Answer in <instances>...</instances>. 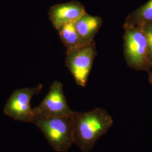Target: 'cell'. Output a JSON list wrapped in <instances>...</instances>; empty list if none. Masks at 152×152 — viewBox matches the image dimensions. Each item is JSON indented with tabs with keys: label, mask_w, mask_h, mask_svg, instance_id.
I'll return each instance as SVG.
<instances>
[{
	"label": "cell",
	"mask_w": 152,
	"mask_h": 152,
	"mask_svg": "<svg viewBox=\"0 0 152 152\" xmlns=\"http://www.w3.org/2000/svg\"><path fill=\"white\" fill-rule=\"evenodd\" d=\"M113 125V120L103 108L73 114V144L82 152H90L96 141Z\"/></svg>",
	"instance_id": "6da1fadb"
},
{
	"label": "cell",
	"mask_w": 152,
	"mask_h": 152,
	"mask_svg": "<svg viewBox=\"0 0 152 152\" xmlns=\"http://www.w3.org/2000/svg\"><path fill=\"white\" fill-rule=\"evenodd\" d=\"M32 123L42 132L56 152H66L73 144V115L63 117H46L34 114Z\"/></svg>",
	"instance_id": "7a4b0ae2"
},
{
	"label": "cell",
	"mask_w": 152,
	"mask_h": 152,
	"mask_svg": "<svg viewBox=\"0 0 152 152\" xmlns=\"http://www.w3.org/2000/svg\"><path fill=\"white\" fill-rule=\"evenodd\" d=\"M125 30L124 53L127 64L136 70L151 66L146 36L141 27L124 24Z\"/></svg>",
	"instance_id": "3957f363"
},
{
	"label": "cell",
	"mask_w": 152,
	"mask_h": 152,
	"mask_svg": "<svg viewBox=\"0 0 152 152\" xmlns=\"http://www.w3.org/2000/svg\"><path fill=\"white\" fill-rule=\"evenodd\" d=\"M96 54L95 41L78 48L66 50L65 65L78 86L86 87Z\"/></svg>",
	"instance_id": "277c9868"
},
{
	"label": "cell",
	"mask_w": 152,
	"mask_h": 152,
	"mask_svg": "<svg viewBox=\"0 0 152 152\" xmlns=\"http://www.w3.org/2000/svg\"><path fill=\"white\" fill-rule=\"evenodd\" d=\"M42 88V85H39L36 87H26L14 91L4 107V114L16 121L32 123L34 114L31 102L33 96L39 94Z\"/></svg>",
	"instance_id": "5b68a950"
},
{
	"label": "cell",
	"mask_w": 152,
	"mask_h": 152,
	"mask_svg": "<svg viewBox=\"0 0 152 152\" xmlns=\"http://www.w3.org/2000/svg\"><path fill=\"white\" fill-rule=\"evenodd\" d=\"M33 110V114L46 117H68L72 115L74 112L66 102L63 85L59 81L52 83L42 102Z\"/></svg>",
	"instance_id": "8992f818"
},
{
	"label": "cell",
	"mask_w": 152,
	"mask_h": 152,
	"mask_svg": "<svg viewBox=\"0 0 152 152\" xmlns=\"http://www.w3.org/2000/svg\"><path fill=\"white\" fill-rule=\"evenodd\" d=\"M86 13L81 3L71 1L52 6L49 10V19L57 30L64 24L76 22Z\"/></svg>",
	"instance_id": "52a82bcc"
},
{
	"label": "cell",
	"mask_w": 152,
	"mask_h": 152,
	"mask_svg": "<svg viewBox=\"0 0 152 152\" xmlns=\"http://www.w3.org/2000/svg\"><path fill=\"white\" fill-rule=\"evenodd\" d=\"M102 19L86 13L75 22L76 31L81 38L87 44L94 41V37L102 27Z\"/></svg>",
	"instance_id": "ba28073f"
},
{
	"label": "cell",
	"mask_w": 152,
	"mask_h": 152,
	"mask_svg": "<svg viewBox=\"0 0 152 152\" xmlns=\"http://www.w3.org/2000/svg\"><path fill=\"white\" fill-rule=\"evenodd\" d=\"M61 41L66 50L76 49L86 43L80 36L75 26V23H70L61 26L57 29Z\"/></svg>",
	"instance_id": "9c48e42d"
},
{
	"label": "cell",
	"mask_w": 152,
	"mask_h": 152,
	"mask_svg": "<svg viewBox=\"0 0 152 152\" xmlns=\"http://www.w3.org/2000/svg\"><path fill=\"white\" fill-rule=\"evenodd\" d=\"M152 22V0L127 16L124 24L143 27Z\"/></svg>",
	"instance_id": "30bf717a"
},
{
	"label": "cell",
	"mask_w": 152,
	"mask_h": 152,
	"mask_svg": "<svg viewBox=\"0 0 152 152\" xmlns=\"http://www.w3.org/2000/svg\"><path fill=\"white\" fill-rule=\"evenodd\" d=\"M143 28L147 38L149 62L152 65V22L144 26Z\"/></svg>",
	"instance_id": "8fae6325"
},
{
	"label": "cell",
	"mask_w": 152,
	"mask_h": 152,
	"mask_svg": "<svg viewBox=\"0 0 152 152\" xmlns=\"http://www.w3.org/2000/svg\"><path fill=\"white\" fill-rule=\"evenodd\" d=\"M149 81L152 84V73L149 74Z\"/></svg>",
	"instance_id": "7c38bea8"
}]
</instances>
